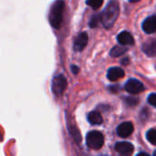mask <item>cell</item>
I'll return each instance as SVG.
<instances>
[{"mask_svg":"<svg viewBox=\"0 0 156 156\" xmlns=\"http://www.w3.org/2000/svg\"><path fill=\"white\" fill-rule=\"evenodd\" d=\"M120 13V7L119 4L116 1H111L106 5L103 12L101 14V21L102 22V25L105 28L109 29L116 21L118 16Z\"/></svg>","mask_w":156,"mask_h":156,"instance_id":"obj_1","label":"cell"},{"mask_svg":"<svg viewBox=\"0 0 156 156\" xmlns=\"http://www.w3.org/2000/svg\"><path fill=\"white\" fill-rule=\"evenodd\" d=\"M64 6H65V3L63 1H57L51 6L48 17H49L50 25L56 29H58L60 27Z\"/></svg>","mask_w":156,"mask_h":156,"instance_id":"obj_2","label":"cell"},{"mask_svg":"<svg viewBox=\"0 0 156 156\" xmlns=\"http://www.w3.org/2000/svg\"><path fill=\"white\" fill-rule=\"evenodd\" d=\"M86 144L90 149L99 150L104 144V136L99 131H91L86 136Z\"/></svg>","mask_w":156,"mask_h":156,"instance_id":"obj_3","label":"cell"},{"mask_svg":"<svg viewBox=\"0 0 156 156\" xmlns=\"http://www.w3.org/2000/svg\"><path fill=\"white\" fill-rule=\"evenodd\" d=\"M67 86H68V81H67L66 77L63 74H58L53 77L51 88H52V91L55 95L61 96L63 94V92L66 90Z\"/></svg>","mask_w":156,"mask_h":156,"instance_id":"obj_4","label":"cell"},{"mask_svg":"<svg viewBox=\"0 0 156 156\" xmlns=\"http://www.w3.org/2000/svg\"><path fill=\"white\" fill-rule=\"evenodd\" d=\"M124 89L130 94H138L144 90V86L140 80L135 79H130L125 83Z\"/></svg>","mask_w":156,"mask_h":156,"instance_id":"obj_5","label":"cell"},{"mask_svg":"<svg viewBox=\"0 0 156 156\" xmlns=\"http://www.w3.org/2000/svg\"><path fill=\"white\" fill-rule=\"evenodd\" d=\"M115 150L120 156H131L133 154L134 147L129 142H119L115 144Z\"/></svg>","mask_w":156,"mask_h":156,"instance_id":"obj_6","label":"cell"},{"mask_svg":"<svg viewBox=\"0 0 156 156\" xmlns=\"http://www.w3.org/2000/svg\"><path fill=\"white\" fill-rule=\"evenodd\" d=\"M133 130H134V127L131 122H124L117 127L116 132L120 137L127 138L133 133Z\"/></svg>","mask_w":156,"mask_h":156,"instance_id":"obj_7","label":"cell"},{"mask_svg":"<svg viewBox=\"0 0 156 156\" xmlns=\"http://www.w3.org/2000/svg\"><path fill=\"white\" fill-rule=\"evenodd\" d=\"M88 40H89V37L86 32H81L80 34H79L74 40V45H73L74 50L78 52L83 50L87 46Z\"/></svg>","mask_w":156,"mask_h":156,"instance_id":"obj_8","label":"cell"},{"mask_svg":"<svg viewBox=\"0 0 156 156\" xmlns=\"http://www.w3.org/2000/svg\"><path fill=\"white\" fill-rule=\"evenodd\" d=\"M143 30L146 34H154L156 29V16L152 15L143 22Z\"/></svg>","mask_w":156,"mask_h":156,"instance_id":"obj_9","label":"cell"},{"mask_svg":"<svg viewBox=\"0 0 156 156\" xmlns=\"http://www.w3.org/2000/svg\"><path fill=\"white\" fill-rule=\"evenodd\" d=\"M125 75L124 70L120 67H112L109 69L107 72V78L111 81H117L118 80L123 78Z\"/></svg>","mask_w":156,"mask_h":156,"instance_id":"obj_10","label":"cell"},{"mask_svg":"<svg viewBox=\"0 0 156 156\" xmlns=\"http://www.w3.org/2000/svg\"><path fill=\"white\" fill-rule=\"evenodd\" d=\"M117 41L122 47L123 46H132L134 43L133 37L128 31H122V32H121L118 35V37H117Z\"/></svg>","mask_w":156,"mask_h":156,"instance_id":"obj_11","label":"cell"},{"mask_svg":"<svg viewBox=\"0 0 156 156\" xmlns=\"http://www.w3.org/2000/svg\"><path fill=\"white\" fill-rule=\"evenodd\" d=\"M156 46V42L155 39H151V40H148L146 41L144 45H143V51L149 57H154L155 56V48Z\"/></svg>","mask_w":156,"mask_h":156,"instance_id":"obj_12","label":"cell"},{"mask_svg":"<svg viewBox=\"0 0 156 156\" xmlns=\"http://www.w3.org/2000/svg\"><path fill=\"white\" fill-rule=\"evenodd\" d=\"M88 122L92 125H100L102 123L103 120L99 112H91L88 115Z\"/></svg>","mask_w":156,"mask_h":156,"instance_id":"obj_13","label":"cell"},{"mask_svg":"<svg viewBox=\"0 0 156 156\" xmlns=\"http://www.w3.org/2000/svg\"><path fill=\"white\" fill-rule=\"evenodd\" d=\"M126 51H127V48H124V47L119 45V46H115V47H113V48H112L110 55H111L112 57H113V58H117V57H120V56H122V54H124Z\"/></svg>","mask_w":156,"mask_h":156,"instance_id":"obj_14","label":"cell"},{"mask_svg":"<svg viewBox=\"0 0 156 156\" xmlns=\"http://www.w3.org/2000/svg\"><path fill=\"white\" fill-rule=\"evenodd\" d=\"M146 138L148 140V142L153 144L156 145V131L155 129H151L147 132L146 133Z\"/></svg>","mask_w":156,"mask_h":156,"instance_id":"obj_15","label":"cell"},{"mask_svg":"<svg viewBox=\"0 0 156 156\" xmlns=\"http://www.w3.org/2000/svg\"><path fill=\"white\" fill-rule=\"evenodd\" d=\"M101 21V14H96L94 16H92V17L90 20V27H96L99 24V22Z\"/></svg>","mask_w":156,"mask_h":156,"instance_id":"obj_16","label":"cell"},{"mask_svg":"<svg viewBox=\"0 0 156 156\" xmlns=\"http://www.w3.org/2000/svg\"><path fill=\"white\" fill-rule=\"evenodd\" d=\"M86 4L89 5H90L93 9L97 10V9H99L102 5L103 1H87Z\"/></svg>","mask_w":156,"mask_h":156,"instance_id":"obj_17","label":"cell"},{"mask_svg":"<svg viewBox=\"0 0 156 156\" xmlns=\"http://www.w3.org/2000/svg\"><path fill=\"white\" fill-rule=\"evenodd\" d=\"M147 101L150 105H152L153 107H155L156 106V94L154 92L151 93V95H149L148 99H147Z\"/></svg>","mask_w":156,"mask_h":156,"instance_id":"obj_18","label":"cell"},{"mask_svg":"<svg viewBox=\"0 0 156 156\" xmlns=\"http://www.w3.org/2000/svg\"><path fill=\"white\" fill-rule=\"evenodd\" d=\"M138 100L137 99H134V98H128L126 100V103L130 106H134L136 103H137Z\"/></svg>","mask_w":156,"mask_h":156,"instance_id":"obj_19","label":"cell"},{"mask_svg":"<svg viewBox=\"0 0 156 156\" xmlns=\"http://www.w3.org/2000/svg\"><path fill=\"white\" fill-rule=\"evenodd\" d=\"M71 70H72V72H73V74H78V72H79V70H80V69L77 67V66H71Z\"/></svg>","mask_w":156,"mask_h":156,"instance_id":"obj_20","label":"cell"},{"mask_svg":"<svg viewBox=\"0 0 156 156\" xmlns=\"http://www.w3.org/2000/svg\"><path fill=\"white\" fill-rule=\"evenodd\" d=\"M127 63H129V58H125L124 60L122 61V65H126Z\"/></svg>","mask_w":156,"mask_h":156,"instance_id":"obj_21","label":"cell"},{"mask_svg":"<svg viewBox=\"0 0 156 156\" xmlns=\"http://www.w3.org/2000/svg\"><path fill=\"white\" fill-rule=\"evenodd\" d=\"M136 156H150L147 153H144V152H143V153H139Z\"/></svg>","mask_w":156,"mask_h":156,"instance_id":"obj_22","label":"cell"}]
</instances>
